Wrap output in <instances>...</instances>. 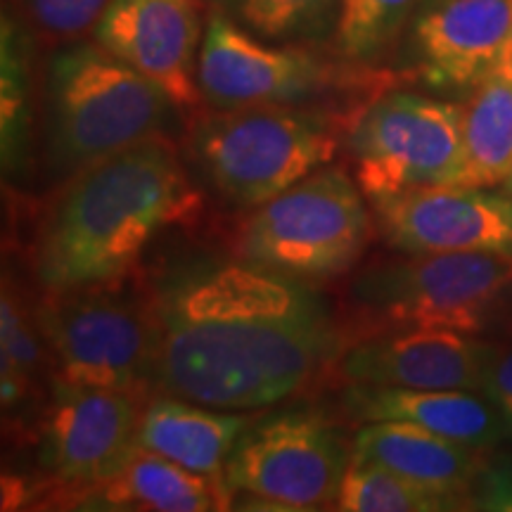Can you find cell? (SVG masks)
I'll list each match as a JSON object with an SVG mask.
<instances>
[{"mask_svg": "<svg viewBox=\"0 0 512 512\" xmlns=\"http://www.w3.org/2000/svg\"><path fill=\"white\" fill-rule=\"evenodd\" d=\"M512 174V48L463 107V174L458 185L494 188Z\"/></svg>", "mask_w": 512, "mask_h": 512, "instance_id": "ffe728a7", "label": "cell"}, {"mask_svg": "<svg viewBox=\"0 0 512 512\" xmlns=\"http://www.w3.org/2000/svg\"><path fill=\"white\" fill-rule=\"evenodd\" d=\"M482 394L491 401L501 418L505 437L512 441V332L501 342H496Z\"/></svg>", "mask_w": 512, "mask_h": 512, "instance_id": "83f0119b", "label": "cell"}, {"mask_svg": "<svg viewBox=\"0 0 512 512\" xmlns=\"http://www.w3.org/2000/svg\"><path fill=\"white\" fill-rule=\"evenodd\" d=\"M512 48V0H422L411 50L418 72L441 88H472Z\"/></svg>", "mask_w": 512, "mask_h": 512, "instance_id": "9a60e30c", "label": "cell"}, {"mask_svg": "<svg viewBox=\"0 0 512 512\" xmlns=\"http://www.w3.org/2000/svg\"><path fill=\"white\" fill-rule=\"evenodd\" d=\"M200 0H114L93 41L147 76L183 110L202 100Z\"/></svg>", "mask_w": 512, "mask_h": 512, "instance_id": "5bb4252c", "label": "cell"}, {"mask_svg": "<svg viewBox=\"0 0 512 512\" xmlns=\"http://www.w3.org/2000/svg\"><path fill=\"white\" fill-rule=\"evenodd\" d=\"M422 0H339L335 50L356 67L387 55Z\"/></svg>", "mask_w": 512, "mask_h": 512, "instance_id": "603a6c76", "label": "cell"}, {"mask_svg": "<svg viewBox=\"0 0 512 512\" xmlns=\"http://www.w3.org/2000/svg\"><path fill=\"white\" fill-rule=\"evenodd\" d=\"M174 107L157 83L98 41L67 43L50 57L46 74L48 162L72 176L164 133Z\"/></svg>", "mask_w": 512, "mask_h": 512, "instance_id": "277c9868", "label": "cell"}, {"mask_svg": "<svg viewBox=\"0 0 512 512\" xmlns=\"http://www.w3.org/2000/svg\"><path fill=\"white\" fill-rule=\"evenodd\" d=\"M62 503L81 510L209 512L233 508V494L221 479L192 472L138 446L112 477L76 491Z\"/></svg>", "mask_w": 512, "mask_h": 512, "instance_id": "e0dca14e", "label": "cell"}, {"mask_svg": "<svg viewBox=\"0 0 512 512\" xmlns=\"http://www.w3.org/2000/svg\"><path fill=\"white\" fill-rule=\"evenodd\" d=\"M510 290L512 252L408 254L361 268L344 306L354 339L420 328L479 332Z\"/></svg>", "mask_w": 512, "mask_h": 512, "instance_id": "5b68a950", "label": "cell"}, {"mask_svg": "<svg viewBox=\"0 0 512 512\" xmlns=\"http://www.w3.org/2000/svg\"><path fill=\"white\" fill-rule=\"evenodd\" d=\"M342 69L302 46H273L223 10L204 27L197 64L202 98L216 110L302 105L344 83Z\"/></svg>", "mask_w": 512, "mask_h": 512, "instance_id": "30bf717a", "label": "cell"}, {"mask_svg": "<svg viewBox=\"0 0 512 512\" xmlns=\"http://www.w3.org/2000/svg\"><path fill=\"white\" fill-rule=\"evenodd\" d=\"M202 192L164 133L67 176L43 211L34 268L43 290L119 283L164 230L200 219Z\"/></svg>", "mask_w": 512, "mask_h": 512, "instance_id": "7a4b0ae2", "label": "cell"}, {"mask_svg": "<svg viewBox=\"0 0 512 512\" xmlns=\"http://www.w3.org/2000/svg\"><path fill=\"white\" fill-rule=\"evenodd\" d=\"M238 24L264 41H320L335 34L339 0H226Z\"/></svg>", "mask_w": 512, "mask_h": 512, "instance_id": "cb8c5ba5", "label": "cell"}, {"mask_svg": "<svg viewBox=\"0 0 512 512\" xmlns=\"http://www.w3.org/2000/svg\"><path fill=\"white\" fill-rule=\"evenodd\" d=\"M252 422L249 411H219L162 394L147 401L138 446L223 482L230 453Z\"/></svg>", "mask_w": 512, "mask_h": 512, "instance_id": "d6986e66", "label": "cell"}, {"mask_svg": "<svg viewBox=\"0 0 512 512\" xmlns=\"http://www.w3.org/2000/svg\"><path fill=\"white\" fill-rule=\"evenodd\" d=\"M354 439L316 411L254 418L230 453L223 482L256 510L335 508Z\"/></svg>", "mask_w": 512, "mask_h": 512, "instance_id": "ba28073f", "label": "cell"}, {"mask_svg": "<svg viewBox=\"0 0 512 512\" xmlns=\"http://www.w3.org/2000/svg\"><path fill=\"white\" fill-rule=\"evenodd\" d=\"M354 456L432 489L470 498L486 451L441 437L408 422H363L354 432Z\"/></svg>", "mask_w": 512, "mask_h": 512, "instance_id": "ac0fdd59", "label": "cell"}, {"mask_svg": "<svg viewBox=\"0 0 512 512\" xmlns=\"http://www.w3.org/2000/svg\"><path fill=\"white\" fill-rule=\"evenodd\" d=\"M29 102L27 38L15 22L3 19V143L5 155L17 147L19 128Z\"/></svg>", "mask_w": 512, "mask_h": 512, "instance_id": "484cf974", "label": "cell"}, {"mask_svg": "<svg viewBox=\"0 0 512 512\" xmlns=\"http://www.w3.org/2000/svg\"><path fill=\"white\" fill-rule=\"evenodd\" d=\"M53 382L76 387L155 389L157 330L145 287L126 280L43 294L34 309Z\"/></svg>", "mask_w": 512, "mask_h": 512, "instance_id": "52a82bcc", "label": "cell"}, {"mask_svg": "<svg viewBox=\"0 0 512 512\" xmlns=\"http://www.w3.org/2000/svg\"><path fill=\"white\" fill-rule=\"evenodd\" d=\"M31 29L55 46L83 41L93 34L114 0H17Z\"/></svg>", "mask_w": 512, "mask_h": 512, "instance_id": "d4e9b609", "label": "cell"}, {"mask_svg": "<svg viewBox=\"0 0 512 512\" xmlns=\"http://www.w3.org/2000/svg\"><path fill=\"white\" fill-rule=\"evenodd\" d=\"M147 394L55 382L41 422L38 463L64 501L112 477L138 448Z\"/></svg>", "mask_w": 512, "mask_h": 512, "instance_id": "8fae6325", "label": "cell"}, {"mask_svg": "<svg viewBox=\"0 0 512 512\" xmlns=\"http://www.w3.org/2000/svg\"><path fill=\"white\" fill-rule=\"evenodd\" d=\"M155 389L219 411L283 403L335 368L347 330L311 283L192 254L145 285Z\"/></svg>", "mask_w": 512, "mask_h": 512, "instance_id": "6da1fadb", "label": "cell"}, {"mask_svg": "<svg viewBox=\"0 0 512 512\" xmlns=\"http://www.w3.org/2000/svg\"><path fill=\"white\" fill-rule=\"evenodd\" d=\"M463 508H470L467 496L432 489L356 456L351 458L335 501V510L342 512H446Z\"/></svg>", "mask_w": 512, "mask_h": 512, "instance_id": "44dd1931", "label": "cell"}, {"mask_svg": "<svg viewBox=\"0 0 512 512\" xmlns=\"http://www.w3.org/2000/svg\"><path fill=\"white\" fill-rule=\"evenodd\" d=\"M46 358L48 349L36 316L5 280L0 297V394L5 411L19 406L31 394Z\"/></svg>", "mask_w": 512, "mask_h": 512, "instance_id": "7402d4cb", "label": "cell"}, {"mask_svg": "<svg viewBox=\"0 0 512 512\" xmlns=\"http://www.w3.org/2000/svg\"><path fill=\"white\" fill-rule=\"evenodd\" d=\"M349 128L339 112L304 102L214 107L190 124L188 155L230 204L254 209L328 166Z\"/></svg>", "mask_w": 512, "mask_h": 512, "instance_id": "3957f363", "label": "cell"}, {"mask_svg": "<svg viewBox=\"0 0 512 512\" xmlns=\"http://www.w3.org/2000/svg\"><path fill=\"white\" fill-rule=\"evenodd\" d=\"M347 147L356 183L368 200L458 185L463 174V110L427 95L387 91L356 114Z\"/></svg>", "mask_w": 512, "mask_h": 512, "instance_id": "9c48e42d", "label": "cell"}, {"mask_svg": "<svg viewBox=\"0 0 512 512\" xmlns=\"http://www.w3.org/2000/svg\"><path fill=\"white\" fill-rule=\"evenodd\" d=\"M368 197L339 166H323L252 209L233 256L287 278L320 283L349 273L366 252Z\"/></svg>", "mask_w": 512, "mask_h": 512, "instance_id": "8992f818", "label": "cell"}, {"mask_svg": "<svg viewBox=\"0 0 512 512\" xmlns=\"http://www.w3.org/2000/svg\"><path fill=\"white\" fill-rule=\"evenodd\" d=\"M496 342L460 330H389L344 347L335 375L344 384L482 392Z\"/></svg>", "mask_w": 512, "mask_h": 512, "instance_id": "4fadbf2b", "label": "cell"}, {"mask_svg": "<svg viewBox=\"0 0 512 512\" xmlns=\"http://www.w3.org/2000/svg\"><path fill=\"white\" fill-rule=\"evenodd\" d=\"M342 411L356 425L380 420L408 422L482 451L508 441L501 418L482 392L344 384Z\"/></svg>", "mask_w": 512, "mask_h": 512, "instance_id": "2e32d148", "label": "cell"}, {"mask_svg": "<svg viewBox=\"0 0 512 512\" xmlns=\"http://www.w3.org/2000/svg\"><path fill=\"white\" fill-rule=\"evenodd\" d=\"M505 192L512 197V174L508 176V181H505Z\"/></svg>", "mask_w": 512, "mask_h": 512, "instance_id": "f1b7e54d", "label": "cell"}, {"mask_svg": "<svg viewBox=\"0 0 512 512\" xmlns=\"http://www.w3.org/2000/svg\"><path fill=\"white\" fill-rule=\"evenodd\" d=\"M470 510L512 512V451L486 456L470 491Z\"/></svg>", "mask_w": 512, "mask_h": 512, "instance_id": "4316f807", "label": "cell"}, {"mask_svg": "<svg viewBox=\"0 0 512 512\" xmlns=\"http://www.w3.org/2000/svg\"><path fill=\"white\" fill-rule=\"evenodd\" d=\"M382 238L403 254L512 252V197L434 185L370 200Z\"/></svg>", "mask_w": 512, "mask_h": 512, "instance_id": "7c38bea8", "label": "cell"}]
</instances>
